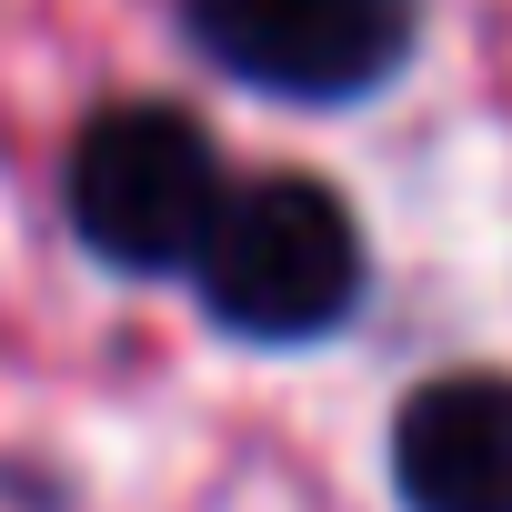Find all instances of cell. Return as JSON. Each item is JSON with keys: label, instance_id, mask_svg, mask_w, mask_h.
<instances>
[{"label": "cell", "instance_id": "277c9868", "mask_svg": "<svg viewBox=\"0 0 512 512\" xmlns=\"http://www.w3.org/2000/svg\"><path fill=\"white\" fill-rule=\"evenodd\" d=\"M402 512H512V372H442L392 422Z\"/></svg>", "mask_w": 512, "mask_h": 512}, {"label": "cell", "instance_id": "6da1fadb", "mask_svg": "<svg viewBox=\"0 0 512 512\" xmlns=\"http://www.w3.org/2000/svg\"><path fill=\"white\" fill-rule=\"evenodd\" d=\"M201 302L241 342H322L362 302V221L312 171H262L221 191V221L191 262Z\"/></svg>", "mask_w": 512, "mask_h": 512}, {"label": "cell", "instance_id": "3957f363", "mask_svg": "<svg viewBox=\"0 0 512 512\" xmlns=\"http://www.w3.org/2000/svg\"><path fill=\"white\" fill-rule=\"evenodd\" d=\"M191 41L282 101H362L412 61V0H181Z\"/></svg>", "mask_w": 512, "mask_h": 512}, {"label": "cell", "instance_id": "7a4b0ae2", "mask_svg": "<svg viewBox=\"0 0 512 512\" xmlns=\"http://www.w3.org/2000/svg\"><path fill=\"white\" fill-rule=\"evenodd\" d=\"M221 191V151L181 101H111L71 151V231L111 272H191Z\"/></svg>", "mask_w": 512, "mask_h": 512}]
</instances>
